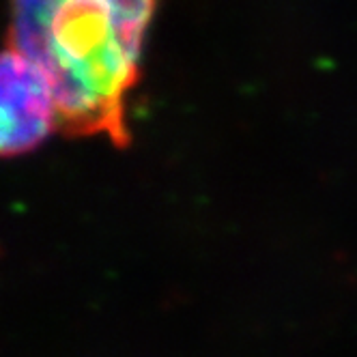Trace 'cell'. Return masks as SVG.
I'll use <instances>...</instances> for the list:
<instances>
[{
    "label": "cell",
    "instance_id": "obj_1",
    "mask_svg": "<svg viewBox=\"0 0 357 357\" xmlns=\"http://www.w3.org/2000/svg\"><path fill=\"white\" fill-rule=\"evenodd\" d=\"M158 0H9V45L52 86L61 130L130 142L127 101L140 78Z\"/></svg>",
    "mask_w": 357,
    "mask_h": 357
},
{
    "label": "cell",
    "instance_id": "obj_2",
    "mask_svg": "<svg viewBox=\"0 0 357 357\" xmlns=\"http://www.w3.org/2000/svg\"><path fill=\"white\" fill-rule=\"evenodd\" d=\"M56 130L59 108L47 78L13 45L0 47V160L35 151Z\"/></svg>",
    "mask_w": 357,
    "mask_h": 357
}]
</instances>
